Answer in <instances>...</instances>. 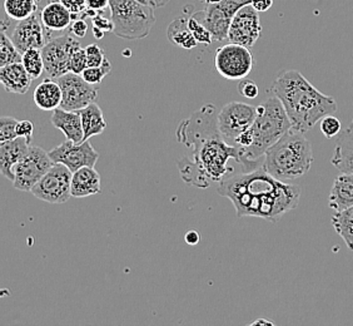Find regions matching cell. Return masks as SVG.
I'll list each match as a JSON object with an SVG mask.
<instances>
[{"label":"cell","mask_w":353,"mask_h":326,"mask_svg":"<svg viewBox=\"0 0 353 326\" xmlns=\"http://www.w3.org/2000/svg\"><path fill=\"white\" fill-rule=\"evenodd\" d=\"M342 129V123L337 117L330 115V116L323 117L321 119V132L327 140H331L334 136L340 135Z\"/></svg>","instance_id":"34"},{"label":"cell","mask_w":353,"mask_h":326,"mask_svg":"<svg viewBox=\"0 0 353 326\" xmlns=\"http://www.w3.org/2000/svg\"><path fill=\"white\" fill-rule=\"evenodd\" d=\"M331 221L334 231L343 238L347 247L353 251V206L346 210L336 211Z\"/></svg>","instance_id":"27"},{"label":"cell","mask_w":353,"mask_h":326,"mask_svg":"<svg viewBox=\"0 0 353 326\" xmlns=\"http://www.w3.org/2000/svg\"><path fill=\"white\" fill-rule=\"evenodd\" d=\"M82 117L84 141L92 137L98 136L107 128V122L103 116V111L97 103H90L85 108L78 111Z\"/></svg>","instance_id":"25"},{"label":"cell","mask_w":353,"mask_h":326,"mask_svg":"<svg viewBox=\"0 0 353 326\" xmlns=\"http://www.w3.org/2000/svg\"><path fill=\"white\" fill-rule=\"evenodd\" d=\"M88 68V58H87V52L82 47L78 48L72 55V61H70V72L75 75H82L85 69Z\"/></svg>","instance_id":"35"},{"label":"cell","mask_w":353,"mask_h":326,"mask_svg":"<svg viewBox=\"0 0 353 326\" xmlns=\"http://www.w3.org/2000/svg\"><path fill=\"white\" fill-rule=\"evenodd\" d=\"M4 10L10 19L24 21L35 13L37 0H4Z\"/></svg>","instance_id":"28"},{"label":"cell","mask_w":353,"mask_h":326,"mask_svg":"<svg viewBox=\"0 0 353 326\" xmlns=\"http://www.w3.org/2000/svg\"><path fill=\"white\" fill-rule=\"evenodd\" d=\"M64 7L73 14V19H79L81 15L87 13V1L85 0H58Z\"/></svg>","instance_id":"37"},{"label":"cell","mask_w":353,"mask_h":326,"mask_svg":"<svg viewBox=\"0 0 353 326\" xmlns=\"http://www.w3.org/2000/svg\"><path fill=\"white\" fill-rule=\"evenodd\" d=\"M33 132H34V124L30 121H21L17 126V135L18 137H26L32 142L33 138Z\"/></svg>","instance_id":"41"},{"label":"cell","mask_w":353,"mask_h":326,"mask_svg":"<svg viewBox=\"0 0 353 326\" xmlns=\"http://www.w3.org/2000/svg\"><path fill=\"white\" fill-rule=\"evenodd\" d=\"M168 39L174 46L183 49H193L198 46V41L194 35H192L188 27V18L179 17L176 21H172L167 30Z\"/></svg>","instance_id":"26"},{"label":"cell","mask_w":353,"mask_h":326,"mask_svg":"<svg viewBox=\"0 0 353 326\" xmlns=\"http://www.w3.org/2000/svg\"><path fill=\"white\" fill-rule=\"evenodd\" d=\"M141 1L153 8H163L170 3V0H141Z\"/></svg>","instance_id":"45"},{"label":"cell","mask_w":353,"mask_h":326,"mask_svg":"<svg viewBox=\"0 0 353 326\" xmlns=\"http://www.w3.org/2000/svg\"><path fill=\"white\" fill-rule=\"evenodd\" d=\"M252 7L254 8L259 13H263L271 9L273 6V0H252Z\"/></svg>","instance_id":"43"},{"label":"cell","mask_w":353,"mask_h":326,"mask_svg":"<svg viewBox=\"0 0 353 326\" xmlns=\"http://www.w3.org/2000/svg\"><path fill=\"white\" fill-rule=\"evenodd\" d=\"M72 176L73 172L67 166L54 163L30 192L48 204H64L72 198Z\"/></svg>","instance_id":"8"},{"label":"cell","mask_w":353,"mask_h":326,"mask_svg":"<svg viewBox=\"0 0 353 326\" xmlns=\"http://www.w3.org/2000/svg\"><path fill=\"white\" fill-rule=\"evenodd\" d=\"M184 240H185V242L190 245V246H196V245L199 244V241H201V235H199L197 231H194V230H190V231L185 233Z\"/></svg>","instance_id":"44"},{"label":"cell","mask_w":353,"mask_h":326,"mask_svg":"<svg viewBox=\"0 0 353 326\" xmlns=\"http://www.w3.org/2000/svg\"><path fill=\"white\" fill-rule=\"evenodd\" d=\"M41 19L43 26L52 32H64L73 23V14L61 4V1L48 3L41 9Z\"/></svg>","instance_id":"23"},{"label":"cell","mask_w":353,"mask_h":326,"mask_svg":"<svg viewBox=\"0 0 353 326\" xmlns=\"http://www.w3.org/2000/svg\"><path fill=\"white\" fill-rule=\"evenodd\" d=\"M92 21H93V27L101 29L104 33H108V32H113L114 30V23H113V21L103 17L101 13L97 14L95 17H93Z\"/></svg>","instance_id":"40"},{"label":"cell","mask_w":353,"mask_h":326,"mask_svg":"<svg viewBox=\"0 0 353 326\" xmlns=\"http://www.w3.org/2000/svg\"><path fill=\"white\" fill-rule=\"evenodd\" d=\"M188 27H190L192 35H194V38L201 44L208 46L214 39L210 29L204 26L203 21L198 18L197 14L188 17Z\"/></svg>","instance_id":"31"},{"label":"cell","mask_w":353,"mask_h":326,"mask_svg":"<svg viewBox=\"0 0 353 326\" xmlns=\"http://www.w3.org/2000/svg\"><path fill=\"white\" fill-rule=\"evenodd\" d=\"M109 8L114 23L113 33L127 41L147 38L156 23V8L141 0H110Z\"/></svg>","instance_id":"6"},{"label":"cell","mask_w":353,"mask_h":326,"mask_svg":"<svg viewBox=\"0 0 353 326\" xmlns=\"http://www.w3.org/2000/svg\"><path fill=\"white\" fill-rule=\"evenodd\" d=\"M272 90L283 104L292 128L303 133L337 111L332 97L321 93L299 70L281 72Z\"/></svg>","instance_id":"3"},{"label":"cell","mask_w":353,"mask_h":326,"mask_svg":"<svg viewBox=\"0 0 353 326\" xmlns=\"http://www.w3.org/2000/svg\"><path fill=\"white\" fill-rule=\"evenodd\" d=\"M54 162L46 151L30 146L27 155L14 167L13 184L17 190L30 192L41 177L53 167Z\"/></svg>","instance_id":"9"},{"label":"cell","mask_w":353,"mask_h":326,"mask_svg":"<svg viewBox=\"0 0 353 326\" xmlns=\"http://www.w3.org/2000/svg\"><path fill=\"white\" fill-rule=\"evenodd\" d=\"M291 128L292 123L276 95L259 104L251 128L236 141L239 152L237 163L242 166V172H250L263 166L265 152Z\"/></svg>","instance_id":"4"},{"label":"cell","mask_w":353,"mask_h":326,"mask_svg":"<svg viewBox=\"0 0 353 326\" xmlns=\"http://www.w3.org/2000/svg\"><path fill=\"white\" fill-rule=\"evenodd\" d=\"M218 193L231 201L238 218H259L277 222L299 206L302 190L279 181L261 166L228 176L218 184Z\"/></svg>","instance_id":"2"},{"label":"cell","mask_w":353,"mask_h":326,"mask_svg":"<svg viewBox=\"0 0 353 326\" xmlns=\"http://www.w3.org/2000/svg\"><path fill=\"white\" fill-rule=\"evenodd\" d=\"M87 1V13L88 17H95L97 14L103 13L109 8L110 0H85Z\"/></svg>","instance_id":"39"},{"label":"cell","mask_w":353,"mask_h":326,"mask_svg":"<svg viewBox=\"0 0 353 326\" xmlns=\"http://www.w3.org/2000/svg\"><path fill=\"white\" fill-rule=\"evenodd\" d=\"M57 82L63 90L61 108L78 112L85 108L90 103L95 102L98 98V86L88 83L82 75L69 72L67 75H61Z\"/></svg>","instance_id":"12"},{"label":"cell","mask_w":353,"mask_h":326,"mask_svg":"<svg viewBox=\"0 0 353 326\" xmlns=\"http://www.w3.org/2000/svg\"><path fill=\"white\" fill-rule=\"evenodd\" d=\"M48 33L49 30L43 26L41 18L33 14L32 17L18 23L10 35V39L23 55L29 49H43L46 47L48 41L53 39Z\"/></svg>","instance_id":"16"},{"label":"cell","mask_w":353,"mask_h":326,"mask_svg":"<svg viewBox=\"0 0 353 326\" xmlns=\"http://www.w3.org/2000/svg\"><path fill=\"white\" fill-rule=\"evenodd\" d=\"M313 161L311 142L303 132L291 128L265 152L263 169L279 181L291 182L305 176Z\"/></svg>","instance_id":"5"},{"label":"cell","mask_w":353,"mask_h":326,"mask_svg":"<svg viewBox=\"0 0 353 326\" xmlns=\"http://www.w3.org/2000/svg\"><path fill=\"white\" fill-rule=\"evenodd\" d=\"M70 32H72V35H74L77 38H84V37L87 35V32H88V24H87V21L82 19V18L75 19V21H73V23H72Z\"/></svg>","instance_id":"42"},{"label":"cell","mask_w":353,"mask_h":326,"mask_svg":"<svg viewBox=\"0 0 353 326\" xmlns=\"http://www.w3.org/2000/svg\"><path fill=\"white\" fill-rule=\"evenodd\" d=\"M23 55L14 46L12 39L4 32L0 35V67H6L8 64L21 63Z\"/></svg>","instance_id":"30"},{"label":"cell","mask_w":353,"mask_h":326,"mask_svg":"<svg viewBox=\"0 0 353 326\" xmlns=\"http://www.w3.org/2000/svg\"><path fill=\"white\" fill-rule=\"evenodd\" d=\"M331 163L341 172L353 173V121L336 140Z\"/></svg>","instance_id":"21"},{"label":"cell","mask_w":353,"mask_h":326,"mask_svg":"<svg viewBox=\"0 0 353 326\" xmlns=\"http://www.w3.org/2000/svg\"><path fill=\"white\" fill-rule=\"evenodd\" d=\"M85 52L88 58V67H99L107 59L104 50L98 44H89L85 48Z\"/></svg>","instance_id":"36"},{"label":"cell","mask_w":353,"mask_h":326,"mask_svg":"<svg viewBox=\"0 0 353 326\" xmlns=\"http://www.w3.org/2000/svg\"><path fill=\"white\" fill-rule=\"evenodd\" d=\"M102 192L101 176L94 167H82L73 172L72 198H83L94 196Z\"/></svg>","instance_id":"19"},{"label":"cell","mask_w":353,"mask_h":326,"mask_svg":"<svg viewBox=\"0 0 353 326\" xmlns=\"http://www.w3.org/2000/svg\"><path fill=\"white\" fill-rule=\"evenodd\" d=\"M52 161L54 163H61L67 166L72 172L82 169V167H94L95 163L99 158L98 152L93 148L92 143L83 141L75 143L67 140L65 142L61 143L55 148L48 152Z\"/></svg>","instance_id":"13"},{"label":"cell","mask_w":353,"mask_h":326,"mask_svg":"<svg viewBox=\"0 0 353 326\" xmlns=\"http://www.w3.org/2000/svg\"><path fill=\"white\" fill-rule=\"evenodd\" d=\"M257 117V107L242 102L227 103L218 113V127L225 142L236 147L238 137L251 128Z\"/></svg>","instance_id":"10"},{"label":"cell","mask_w":353,"mask_h":326,"mask_svg":"<svg viewBox=\"0 0 353 326\" xmlns=\"http://www.w3.org/2000/svg\"><path fill=\"white\" fill-rule=\"evenodd\" d=\"M32 142L26 137H17L15 140L0 143V171L3 176L13 182L14 167L27 155Z\"/></svg>","instance_id":"17"},{"label":"cell","mask_w":353,"mask_h":326,"mask_svg":"<svg viewBox=\"0 0 353 326\" xmlns=\"http://www.w3.org/2000/svg\"><path fill=\"white\" fill-rule=\"evenodd\" d=\"M254 59L250 48L237 43H228L217 49L214 55V67L218 75L230 81H242L250 75Z\"/></svg>","instance_id":"7"},{"label":"cell","mask_w":353,"mask_h":326,"mask_svg":"<svg viewBox=\"0 0 353 326\" xmlns=\"http://www.w3.org/2000/svg\"><path fill=\"white\" fill-rule=\"evenodd\" d=\"M261 33L262 26L259 12L248 4L234 14L228 32V41L251 48L259 41Z\"/></svg>","instance_id":"14"},{"label":"cell","mask_w":353,"mask_h":326,"mask_svg":"<svg viewBox=\"0 0 353 326\" xmlns=\"http://www.w3.org/2000/svg\"><path fill=\"white\" fill-rule=\"evenodd\" d=\"M110 70H112V64L108 59H105V61L99 67H88L83 72L82 77L90 84L98 86L102 83L104 77L110 73Z\"/></svg>","instance_id":"32"},{"label":"cell","mask_w":353,"mask_h":326,"mask_svg":"<svg viewBox=\"0 0 353 326\" xmlns=\"http://www.w3.org/2000/svg\"><path fill=\"white\" fill-rule=\"evenodd\" d=\"M18 122L13 117L3 116L0 118V143L15 140Z\"/></svg>","instance_id":"33"},{"label":"cell","mask_w":353,"mask_h":326,"mask_svg":"<svg viewBox=\"0 0 353 326\" xmlns=\"http://www.w3.org/2000/svg\"><path fill=\"white\" fill-rule=\"evenodd\" d=\"M33 98L37 107L41 111H54L61 107L63 90L58 82L44 79L35 88Z\"/></svg>","instance_id":"24"},{"label":"cell","mask_w":353,"mask_h":326,"mask_svg":"<svg viewBox=\"0 0 353 326\" xmlns=\"http://www.w3.org/2000/svg\"><path fill=\"white\" fill-rule=\"evenodd\" d=\"M176 136L178 142L192 150L190 155L176 161L185 184L208 189L211 184H221L234 171L228 161L238 162L239 152L222 136L213 104H205L179 123Z\"/></svg>","instance_id":"1"},{"label":"cell","mask_w":353,"mask_h":326,"mask_svg":"<svg viewBox=\"0 0 353 326\" xmlns=\"http://www.w3.org/2000/svg\"><path fill=\"white\" fill-rule=\"evenodd\" d=\"M238 9L230 0H210L203 12L198 13L199 19L210 29L214 41L228 39L232 19Z\"/></svg>","instance_id":"15"},{"label":"cell","mask_w":353,"mask_h":326,"mask_svg":"<svg viewBox=\"0 0 353 326\" xmlns=\"http://www.w3.org/2000/svg\"><path fill=\"white\" fill-rule=\"evenodd\" d=\"M238 92L248 99H254L259 95V86L250 79H242L238 84Z\"/></svg>","instance_id":"38"},{"label":"cell","mask_w":353,"mask_h":326,"mask_svg":"<svg viewBox=\"0 0 353 326\" xmlns=\"http://www.w3.org/2000/svg\"><path fill=\"white\" fill-rule=\"evenodd\" d=\"M50 122L55 128L61 131L69 141H73L75 143L84 141L82 117L79 115V112L67 111L59 107L53 111Z\"/></svg>","instance_id":"18"},{"label":"cell","mask_w":353,"mask_h":326,"mask_svg":"<svg viewBox=\"0 0 353 326\" xmlns=\"http://www.w3.org/2000/svg\"><path fill=\"white\" fill-rule=\"evenodd\" d=\"M93 35H94L95 39H102L103 37H104V32H102L101 29H98V28L93 27Z\"/></svg>","instance_id":"47"},{"label":"cell","mask_w":353,"mask_h":326,"mask_svg":"<svg viewBox=\"0 0 353 326\" xmlns=\"http://www.w3.org/2000/svg\"><path fill=\"white\" fill-rule=\"evenodd\" d=\"M21 63L33 81L38 79L46 70L41 49H29L26 53H23Z\"/></svg>","instance_id":"29"},{"label":"cell","mask_w":353,"mask_h":326,"mask_svg":"<svg viewBox=\"0 0 353 326\" xmlns=\"http://www.w3.org/2000/svg\"><path fill=\"white\" fill-rule=\"evenodd\" d=\"M0 81L9 93L26 95L33 79L28 75L23 63H13L0 68Z\"/></svg>","instance_id":"20"},{"label":"cell","mask_w":353,"mask_h":326,"mask_svg":"<svg viewBox=\"0 0 353 326\" xmlns=\"http://www.w3.org/2000/svg\"><path fill=\"white\" fill-rule=\"evenodd\" d=\"M328 206L334 211H343L353 206V173L341 172L336 177L328 198Z\"/></svg>","instance_id":"22"},{"label":"cell","mask_w":353,"mask_h":326,"mask_svg":"<svg viewBox=\"0 0 353 326\" xmlns=\"http://www.w3.org/2000/svg\"><path fill=\"white\" fill-rule=\"evenodd\" d=\"M81 48V43L70 35H63L48 41L41 49L46 72L52 79H58L70 72L72 55Z\"/></svg>","instance_id":"11"},{"label":"cell","mask_w":353,"mask_h":326,"mask_svg":"<svg viewBox=\"0 0 353 326\" xmlns=\"http://www.w3.org/2000/svg\"><path fill=\"white\" fill-rule=\"evenodd\" d=\"M256 325L273 326V325H274V323H272V321H270V320L259 319V320H256V321H253V323H252V324H251V326H256Z\"/></svg>","instance_id":"46"}]
</instances>
